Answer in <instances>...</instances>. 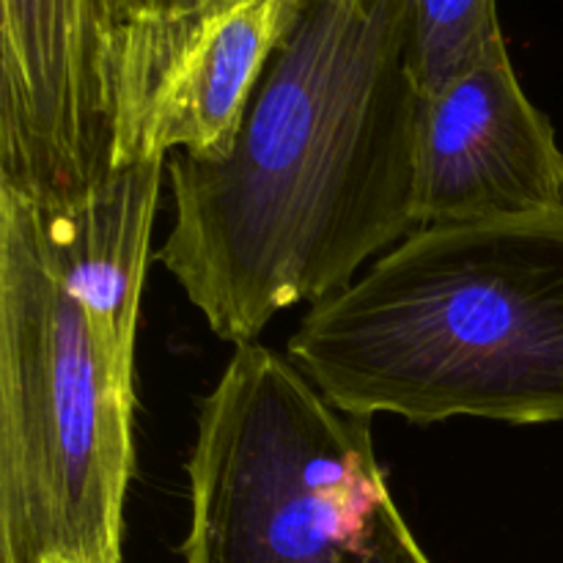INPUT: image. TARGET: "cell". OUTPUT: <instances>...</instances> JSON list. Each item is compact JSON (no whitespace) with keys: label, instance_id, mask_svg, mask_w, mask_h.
I'll use <instances>...</instances> for the list:
<instances>
[{"label":"cell","instance_id":"obj_1","mask_svg":"<svg viewBox=\"0 0 563 563\" xmlns=\"http://www.w3.org/2000/svg\"><path fill=\"white\" fill-rule=\"evenodd\" d=\"M412 0H306L223 159L170 163L157 258L218 339L247 344L416 231Z\"/></svg>","mask_w":563,"mask_h":563},{"label":"cell","instance_id":"obj_2","mask_svg":"<svg viewBox=\"0 0 563 563\" xmlns=\"http://www.w3.org/2000/svg\"><path fill=\"white\" fill-rule=\"evenodd\" d=\"M286 350L352 416L563 421V209L416 229Z\"/></svg>","mask_w":563,"mask_h":563},{"label":"cell","instance_id":"obj_3","mask_svg":"<svg viewBox=\"0 0 563 563\" xmlns=\"http://www.w3.org/2000/svg\"><path fill=\"white\" fill-rule=\"evenodd\" d=\"M135 379L66 291L36 203L0 187V563H121Z\"/></svg>","mask_w":563,"mask_h":563},{"label":"cell","instance_id":"obj_4","mask_svg":"<svg viewBox=\"0 0 563 563\" xmlns=\"http://www.w3.org/2000/svg\"><path fill=\"white\" fill-rule=\"evenodd\" d=\"M185 563H432L374 454L295 361L236 344L198 410Z\"/></svg>","mask_w":563,"mask_h":563},{"label":"cell","instance_id":"obj_5","mask_svg":"<svg viewBox=\"0 0 563 563\" xmlns=\"http://www.w3.org/2000/svg\"><path fill=\"white\" fill-rule=\"evenodd\" d=\"M113 0H0V187L75 203L115 168Z\"/></svg>","mask_w":563,"mask_h":563},{"label":"cell","instance_id":"obj_6","mask_svg":"<svg viewBox=\"0 0 563 563\" xmlns=\"http://www.w3.org/2000/svg\"><path fill=\"white\" fill-rule=\"evenodd\" d=\"M563 209V152L522 91L506 42L423 93L416 146V229Z\"/></svg>","mask_w":563,"mask_h":563},{"label":"cell","instance_id":"obj_7","mask_svg":"<svg viewBox=\"0 0 563 563\" xmlns=\"http://www.w3.org/2000/svg\"><path fill=\"white\" fill-rule=\"evenodd\" d=\"M306 0H209L170 42L119 165L181 148L223 159L275 49ZM115 165V168H119Z\"/></svg>","mask_w":563,"mask_h":563},{"label":"cell","instance_id":"obj_8","mask_svg":"<svg viewBox=\"0 0 563 563\" xmlns=\"http://www.w3.org/2000/svg\"><path fill=\"white\" fill-rule=\"evenodd\" d=\"M163 163L165 157L143 154L110 170L69 207H36L55 273L113 366L130 379Z\"/></svg>","mask_w":563,"mask_h":563},{"label":"cell","instance_id":"obj_9","mask_svg":"<svg viewBox=\"0 0 563 563\" xmlns=\"http://www.w3.org/2000/svg\"><path fill=\"white\" fill-rule=\"evenodd\" d=\"M500 42L495 0H412L410 64L421 93L438 91Z\"/></svg>","mask_w":563,"mask_h":563},{"label":"cell","instance_id":"obj_10","mask_svg":"<svg viewBox=\"0 0 563 563\" xmlns=\"http://www.w3.org/2000/svg\"><path fill=\"white\" fill-rule=\"evenodd\" d=\"M209 0H113L119 20V146L124 152L137 113L179 27Z\"/></svg>","mask_w":563,"mask_h":563}]
</instances>
